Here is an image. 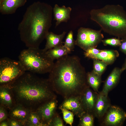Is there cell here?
Segmentation results:
<instances>
[{
    "instance_id": "obj_25",
    "label": "cell",
    "mask_w": 126,
    "mask_h": 126,
    "mask_svg": "<svg viewBox=\"0 0 126 126\" xmlns=\"http://www.w3.org/2000/svg\"><path fill=\"white\" fill-rule=\"evenodd\" d=\"M59 109L61 110L63 119L66 123L72 126L74 115V113L71 111L65 108H61Z\"/></svg>"
},
{
    "instance_id": "obj_3",
    "label": "cell",
    "mask_w": 126,
    "mask_h": 126,
    "mask_svg": "<svg viewBox=\"0 0 126 126\" xmlns=\"http://www.w3.org/2000/svg\"><path fill=\"white\" fill-rule=\"evenodd\" d=\"M8 85L16 104L31 112H36L43 104L56 98L48 79L40 78L30 72H25Z\"/></svg>"
},
{
    "instance_id": "obj_24",
    "label": "cell",
    "mask_w": 126,
    "mask_h": 126,
    "mask_svg": "<svg viewBox=\"0 0 126 126\" xmlns=\"http://www.w3.org/2000/svg\"><path fill=\"white\" fill-rule=\"evenodd\" d=\"M93 69L95 73L101 76L105 71L108 65L105 62L98 59H93Z\"/></svg>"
},
{
    "instance_id": "obj_29",
    "label": "cell",
    "mask_w": 126,
    "mask_h": 126,
    "mask_svg": "<svg viewBox=\"0 0 126 126\" xmlns=\"http://www.w3.org/2000/svg\"><path fill=\"white\" fill-rule=\"evenodd\" d=\"M101 50L96 48H90L85 51L84 55L85 57L92 59L94 56L100 52Z\"/></svg>"
},
{
    "instance_id": "obj_34",
    "label": "cell",
    "mask_w": 126,
    "mask_h": 126,
    "mask_svg": "<svg viewBox=\"0 0 126 126\" xmlns=\"http://www.w3.org/2000/svg\"><path fill=\"white\" fill-rule=\"evenodd\" d=\"M123 72L126 70V58L123 64L122 68H121Z\"/></svg>"
},
{
    "instance_id": "obj_7",
    "label": "cell",
    "mask_w": 126,
    "mask_h": 126,
    "mask_svg": "<svg viewBox=\"0 0 126 126\" xmlns=\"http://www.w3.org/2000/svg\"><path fill=\"white\" fill-rule=\"evenodd\" d=\"M102 30H96L83 27L78 30L75 45L85 51L91 48H96L102 42L104 36Z\"/></svg>"
},
{
    "instance_id": "obj_28",
    "label": "cell",
    "mask_w": 126,
    "mask_h": 126,
    "mask_svg": "<svg viewBox=\"0 0 126 126\" xmlns=\"http://www.w3.org/2000/svg\"><path fill=\"white\" fill-rule=\"evenodd\" d=\"M63 120L56 112L49 123L48 126H64Z\"/></svg>"
},
{
    "instance_id": "obj_23",
    "label": "cell",
    "mask_w": 126,
    "mask_h": 126,
    "mask_svg": "<svg viewBox=\"0 0 126 126\" xmlns=\"http://www.w3.org/2000/svg\"><path fill=\"white\" fill-rule=\"evenodd\" d=\"M26 126H43L36 112H31L25 122Z\"/></svg>"
},
{
    "instance_id": "obj_13",
    "label": "cell",
    "mask_w": 126,
    "mask_h": 126,
    "mask_svg": "<svg viewBox=\"0 0 126 126\" xmlns=\"http://www.w3.org/2000/svg\"><path fill=\"white\" fill-rule=\"evenodd\" d=\"M111 105L108 96L100 92L98 94L93 111L95 117L98 119L102 118Z\"/></svg>"
},
{
    "instance_id": "obj_30",
    "label": "cell",
    "mask_w": 126,
    "mask_h": 126,
    "mask_svg": "<svg viewBox=\"0 0 126 126\" xmlns=\"http://www.w3.org/2000/svg\"><path fill=\"white\" fill-rule=\"evenodd\" d=\"M3 106L0 105V122L7 119L9 117L8 112Z\"/></svg>"
},
{
    "instance_id": "obj_21",
    "label": "cell",
    "mask_w": 126,
    "mask_h": 126,
    "mask_svg": "<svg viewBox=\"0 0 126 126\" xmlns=\"http://www.w3.org/2000/svg\"><path fill=\"white\" fill-rule=\"evenodd\" d=\"M101 76L92 70L87 73L86 79L88 85L93 91L97 92H98V89L102 82Z\"/></svg>"
},
{
    "instance_id": "obj_14",
    "label": "cell",
    "mask_w": 126,
    "mask_h": 126,
    "mask_svg": "<svg viewBox=\"0 0 126 126\" xmlns=\"http://www.w3.org/2000/svg\"><path fill=\"white\" fill-rule=\"evenodd\" d=\"M0 103L8 111L16 104L13 93L8 85L0 86Z\"/></svg>"
},
{
    "instance_id": "obj_8",
    "label": "cell",
    "mask_w": 126,
    "mask_h": 126,
    "mask_svg": "<svg viewBox=\"0 0 126 126\" xmlns=\"http://www.w3.org/2000/svg\"><path fill=\"white\" fill-rule=\"evenodd\" d=\"M58 101L56 98L50 99L42 104L36 112L43 126H48L56 113Z\"/></svg>"
},
{
    "instance_id": "obj_5",
    "label": "cell",
    "mask_w": 126,
    "mask_h": 126,
    "mask_svg": "<svg viewBox=\"0 0 126 126\" xmlns=\"http://www.w3.org/2000/svg\"><path fill=\"white\" fill-rule=\"evenodd\" d=\"M46 52L39 48H28L20 52L18 60L26 71L40 74L49 73L54 63Z\"/></svg>"
},
{
    "instance_id": "obj_26",
    "label": "cell",
    "mask_w": 126,
    "mask_h": 126,
    "mask_svg": "<svg viewBox=\"0 0 126 126\" xmlns=\"http://www.w3.org/2000/svg\"><path fill=\"white\" fill-rule=\"evenodd\" d=\"M64 45L71 52L74 50L75 45L72 31H70L68 33Z\"/></svg>"
},
{
    "instance_id": "obj_22",
    "label": "cell",
    "mask_w": 126,
    "mask_h": 126,
    "mask_svg": "<svg viewBox=\"0 0 126 126\" xmlns=\"http://www.w3.org/2000/svg\"><path fill=\"white\" fill-rule=\"evenodd\" d=\"M95 117L93 113L85 112L79 118L78 126H93Z\"/></svg>"
},
{
    "instance_id": "obj_10",
    "label": "cell",
    "mask_w": 126,
    "mask_h": 126,
    "mask_svg": "<svg viewBox=\"0 0 126 126\" xmlns=\"http://www.w3.org/2000/svg\"><path fill=\"white\" fill-rule=\"evenodd\" d=\"M72 112L74 115L80 118L85 111L83 106L80 96H74L65 99L59 107Z\"/></svg>"
},
{
    "instance_id": "obj_2",
    "label": "cell",
    "mask_w": 126,
    "mask_h": 126,
    "mask_svg": "<svg viewBox=\"0 0 126 126\" xmlns=\"http://www.w3.org/2000/svg\"><path fill=\"white\" fill-rule=\"evenodd\" d=\"M52 13L50 5L39 1L27 8L18 29L21 40L28 48H39L52 25Z\"/></svg>"
},
{
    "instance_id": "obj_15",
    "label": "cell",
    "mask_w": 126,
    "mask_h": 126,
    "mask_svg": "<svg viewBox=\"0 0 126 126\" xmlns=\"http://www.w3.org/2000/svg\"><path fill=\"white\" fill-rule=\"evenodd\" d=\"M27 0H0V12L4 15L13 14Z\"/></svg>"
},
{
    "instance_id": "obj_4",
    "label": "cell",
    "mask_w": 126,
    "mask_h": 126,
    "mask_svg": "<svg viewBox=\"0 0 126 126\" xmlns=\"http://www.w3.org/2000/svg\"><path fill=\"white\" fill-rule=\"evenodd\" d=\"M91 19L104 32L122 39L126 38V11L119 5H107L91 10Z\"/></svg>"
},
{
    "instance_id": "obj_32",
    "label": "cell",
    "mask_w": 126,
    "mask_h": 126,
    "mask_svg": "<svg viewBox=\"0 0 126 126\" xmlns=\"http://www.w3.org/2000/svg\"><path fill=\"white\" fill-rule=\"evenodd\" d=\"M119 47V50L126 55V38L122 39L121 43Z\"/></svg>"
},
{
    "instance_id": "obj_9",
    "label": "cell",
    "mask_w": 126,
    "mask_h": 126,
    "mask_svg": "<svg viewBox=\"0 0 126 126\" xmlns=\"http://www.w3.org/2000/svg\"><path fill=\"white\" fill-rule=\"evenodd\" d=\"M103 122L106 126H122L126 119V112L119 107L111 105L105 114Z\"/></svg>"
},
{
    "instance_id": "obj_11",
    "label": "cell",
    "mask_w": 126,
    "mask_h": 126,
    "mask_svg": "<svg viewBox=\"0 0 126 126\" xmlns=\"http://www.w3.org/2000/svg\"><path fill=\"white\" fill-rule=\"evenodd\" d=\"M89 86L80 95L81 100L85 112L93 113L95 105L98 94L91 90Z\"/></svg>"
},
{
    "instance_id": "obj_1",
    "label": "cell",
    "mask_w": 126,
    "mask_h": 126,
    "mask_svg": "<svg viewBox=\"0 0 126 126\" xmlns=\"http://www.w3.org/2000/svg\"><path fill=\"white\" fill-rule=\"evenodd\" d=\"M87 73L78 56L68 55L57 60L48 79L55 93L65 99L80 96L89 86Z\"/></svg>"
},
{
    "instance_id": "obj_27",
    "label": "cell",
    "mask_w": 126,
    "mask_h": 126,
    "mask_svg": "<svg viewBox=\"0 0 126 126\" xmlns=\"http://www.w3.org/2000/svg\"><path fill=\"white\" fill-rule=\"evenodd\" d=\"M122 39L118 38H112L102 40V42L104 46L110 45L114 47L119 46L121 43Z\"/></svg>"
},
{
    "instance_id": "obj_19",
    "label": "cell",
    "mask_w": 126,
    "mask_h": 126,
    "mask_svg": "<svg viewBox=\"0 0 126 126\" xmlns=\"http://www.w3.org/2000/svg\"><path fill=\"white\" fill-rule=\"evenodd\" d=\"M31 111L22 106L16 104L9 111V117L25 121Z\"/></svg>"
},
{
    "instance_id": "obj_18",
    "label": "cell",
    "mask_w": 126,
    "mask_h": 126,
    "mask_svg": "<svg viewBox=\"0 0 126 126\" xmlns=\"http://www.w3.org/2000/svg\"><path fill=\"white\" fill-rule=\"evenodd\" d=\"M119 56L118 52L113 49L102 50L97 55L94 56L92 59H96L102 61L108 65L113 64Z\"/></svg>"
},
{
    "instance_id": "obj_17",
    "label": "cell",
    "mask_w": 126,
    "mask_h": 126,
    "mask_svg": "<svg viewBox=\"0 0 126 126\" xmlns=\"http://www.w3.org/2000/svg\"><path fill=\"white\" fill-rule=\"evenodd\" d=\"M66 32H63L60 35L55 34L52 32H49L45 39L46 42L43 49L46 51L55 47L63 45V41Z\"/></svg>"
},
{
    "instance_id": "obj_20",
    "label": "cell",
    "mask_w": 126,
    "mask_h": 126,
    "mask_svg": "<svg viewBox=\"0 0 126 126\" xmlns=\"http://www.w3.org/2000/svg\"><path fill=\"white\" fill-rule=\"evenodd\" d=\"M71 52L63 45L55 47L46 52L48 56L54 60L69 55Z\"/></svg>"
},
{
    "instance_id": "obj_31",
    "label": "cell",
    "mask_w": 126,
    "mask_h": 126,
    "mask_svg": "<svg viewBox=\"0 0 126 126\" xmlns=\"http://www.w3.org/2000/svg\"><path fill=\"white\" fill-rule=\"evenodd\" d=\"M9 126H24L25 121H20L10 117L7 119Z\"/></svg>"
},
{
    "instance_id": "obj_6",
    "label": "cell",
    "mask_w": 126,
    "mask_h": 126,
    "mask_svg": "<svg viewBox=\"0 0 126 126\" xmlns=\"http://www.w3.org/2000/svg\"><path fill=\"white\" fill-rule=\"evenodd\" d=\"M20 61L4 57L0 60V86L8 85L26 72Z\"/></svg>"
},
{
    "instance_id": "obj_33",
    "label": "cell",
    "mask_w": 126,
    "mask_h": 126,
    "mask_svg": "<svg viewBox=\"0 0 126 126\" xmlns=\"http://www.w3.org/2000/svg\"><path fill=\"white\" fill-rule=\"evenodd\" d=\"M0 126H9L7 119H6L0 122Z\"/></svg>"
},
{
    "instance_id": "obj_16",
    "label": "cell",
    "mask_w": 126,
    "mask_h": 126,
    "mask_svg": "<svg viewBox=\"0 0 126 126\" xmlns=\"http://www.w3.org/2000/svg\"><path fill=\"white\" fill-rule=\"evenodd\" d=\"M71 10L70 7H66L65 6L60 7L56 4L55 5L53 8V12L54 19L56 21V27L61 22H67L70 19Z\"/></svg>"
},
{
    "instance_id": "obj_12",
    "label": "cell",
    "mask_w": 126,
    "mask_h": 126,
    "mask_svg": "<svg viewBox=\"0 0 126 126\" xmlns=\"http://www.w3.org/2000/svg\"><path fill=\"white\" fill-rule=\"evenodd\" d=\"M123 72L121 68L117 67H115L105 81L101 92L105 95L108 96L109 91L118 83Z\"/></svg>"
}]
</instances>
